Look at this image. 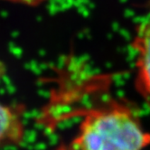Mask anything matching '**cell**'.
<instances>
[{"label": "cell", "mask_w": 150, "mask_h": 150, "mask_svg": "<svg viewBox=\"0 0 150 150\" xmlns=\"http://www.w3.org/2000/svg\"><path fill=\"white\" fill-rule=\"evenodd\" d=\"M150 133L127 104L111 100L84 113L72 146L76 150H144Z\"/></svg>", "instance_id": "cell-1"}, {"label": "cell", "mask_w": 150, "mask_h": 150, "mask_svg": "<svg viewBox=\"0 0 150 150\" xmlns=\"http://www.w3.org/2000/svg\"><path fill=\"white\" fill-rule=\"evenodd\" d=\"M136 52V87L150 106V16L141 21L132 42Z\"/></svg>", "instance_id": "cell-2"}, {"label": "cell", "mask_w": 150, "mask_h": 150, "mask_svg": "<svg viewBox=\"0 0 150 150\" xmlns=\"http://www.w3.org/2000/svg\"><path fill=\"white\" fill-rule=\"evenodd\" d=\"M25 137L21 110L0 102V147L17 146Z\"/></svg>", "instance_id": "cell-3"}]
</instances>
